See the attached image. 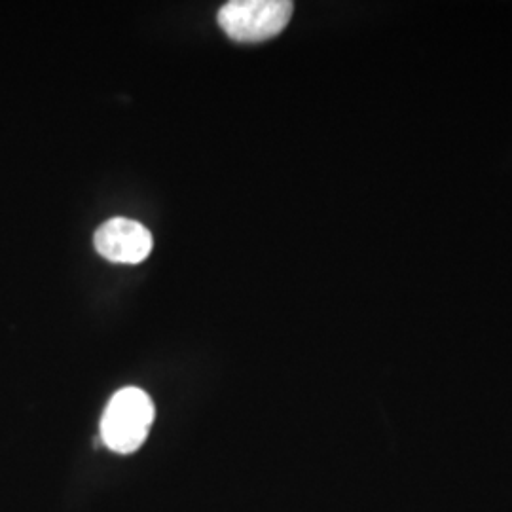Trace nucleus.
I'll return each instance as SVG.
<instances>
[{
    "label": "nucleus",
    "mask_w": 512,
    "mask_h": 512,
    "mask_svg": "<svg viewBox=\"0 0 512 512\" xmlns=\"http://www.w3.org/2000/svg\"><path fill=\"white\" fill-rule=\"evenodd\" d=\"M154 420V404L139 387H124L112 399L101 420V439L118 454L135 452Z\"/></svg>",
    "instance_id": "nucleus-1"
},
{
    "label": "nucleus",
    "mask_w": 512,
    "mask_h": 512,
    "mask_svg": "<svg viewBox=\"0 0 512 512\" xmlns=\"http://www.w3.org/2000/svg\"><path fill=\"white\" fill-rule=\"evenodd\" d=\"M289 0H232L219 12L220 29L236 42L274 38L293 18Z\"/></svg>",
    "instance_id": "nucleus-2"
},
{
    "label": "nucleus",
    "mask_w": 512,
    "mask_h": 512,
    "mask_svg": "<svg viewBox=\"0 0 512 512\" xmlns=\"http://www.w3.org/2000/svg\"><path fill=\"white\" fill-rule=\"evenodd\" d=\"M97 253L116 264H139L152 251V236L141 222L110 219L95 232Z\"/></svg>",
    "instance_id": "nucleus-3"
}]
</instances>
